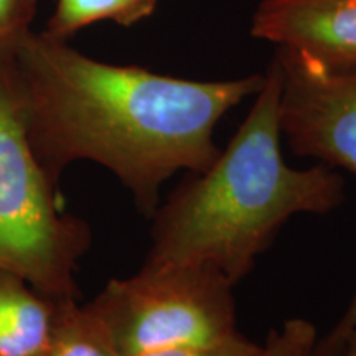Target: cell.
Masks as SVG:
<instances>
[{
	"label": "cell",
	"mask_w": 356,
	"mask_h": 356,
	"mask_svg": "<svg viewBox=\"0 0 356 356\" xmlns=\"http://www.w3.org/2000/svg\"><path fill=\"white\" fill-rule=\"evenodd\" d=\"M30 144L60 181L79 160L108 168L152 218L178 172H203L220 154L215 131L256 96L264 73L198 81L95 60L68 42L29 32L7 48Z\"/></svg>",
	"instance_id": "obj_1"
},
{
	"label": "cell",
	"mask_w": 356,
	"mask_h": 356,
	"mask_svg": "<svg viewBox=\"0 0 356 356\" xmlns=\"http://www.w3.org/2000/svg\"><path fill=\"white\" fill-rule=\"evenodd\" d=\"M279 92L273 60L229 144L160 202L144 264L208 266L236 286L291 218L327 215L343 203L345 180L332 167L293 168L284 159Z\"/></svg>",
	"instance_id": "obj_2"
},
{
	"label": "cell",
	"mask_w": 356,
	"mask_h": 356,
	"mask_svg": "<svg viewBox=\"0 0 356 356\" xmlns=\"http://www.w3.org/2000/svg\"><path fill=\"white\" fill-rule=\"evenodd\" d=\"M92 234L63 211L24 121L7 48L0 50V269L56 302L78 300L76 270Z\"/></svg>",
	"instance_id": "obj_3"
},
{
	"label": "cell",
	"mask_w": 356,
	"mask_h": 356,
	"mask_svg": "<svg viewBox=\"0 0 356 356\" xmlns=\"http://www.w3.org/2000/svg\"><path fill=\"white\" fill-rule=\"evenodd\" d=\"M233 287L208 266L144 264L131 277L109 280L88 307L119 356L204 348L241 335Z\"/></svg>",
	"instance_id": "obj_4"
},
{
	"label": "cell",
	"mask_w": 356,
	"mask_h": 356,
	"mask_svg": "<svg viewBox=\"0 0 356 356\" xmlns=\"http://www.w3.org/2000/svg\"><path fill=\"white\" fill-rule=\"evenodd\" d=\"M279 126L293 154L356 175V66L327 70L275 50Z\"/></svg>",
	"instance_id": "obj_5"
},
{
	"label": "cell",
	"mask_w": 356,
	"mask_h": 356,
	"mask_svg": "<svg viewBox=\"0 0 356 356\" xmlns=\"http://www.w3.org/2000/svg\"><path fill=\"white\" fill-rule=\"evenodd\" d=\"M251 35L327 70L356 66V0H261Z\"/></svg>",
	"instance_id": "obj_6"
},
{
	"label": "cell",
	"mask_w": 356,
	"mask_h": 356,
	"mask_svg": "<svg viewBox=\"0 0 356 356\" xmlns=\"http://www.w3.org/2000/svg\"><path fill=\"white\" fill-rule=\"evenodd\" d=\"M60 304L0 269V356H47Z\"/></svg>",
	"instance_id": "obj_7"
},
{
	"label": "cell",
	"mask_w": 356,
	"mask_h": 356,
	"mask_svg": "<svg viewBox=\"0 0 356 356\" xmlns=\"http://www.w3.org/2000/svg\"><path fill=\"white\" fill-rule=\"evenodd\" d=\"M159 0H56L44 35L55 40H68L97 22H114L132 26L149 19Z\"/></svg>",
	"instance_id": "obj_8"
},
{
	"label": "cell",
	"mask_w": 356,
	"mask_h": 356,
	"mask_svg": "<svg viewBox=\"0 0 356 356\" xmlns=\"http://www.w3.org/2000/svg\"><path fill=\"white\" fill-rule=\"evenodd\" d=\"M317 343V330L309 320L291 318L282 327L270 332L264 343H254L241 333L220 345L144 356H314Z\"/></svg>",
	"instance_id": "obj_9"
},
{
	"label": "cell",
	"mask_w": 356,
	"mask_h": 356,
	"mask_svg": "<svg viewBox=\"0 0 356 356\" xmlns=\"http://www.w3.org/2000/svg\"><path fill=\"white\" fill-rule=\"evenodd\" d=\"M47 356H119L108 330L88 305L61 302Z\"/></svg>",
	"instance_id": "obj_10"
},
{
	"label": "cell",
	"mask_w": 356,
	"mask_h": 356,
	"mask_svg": "<svg viewBox=\"0 0 356 356\" xmlns=\"http://www.w3.org/2000/svg\"><path fill=\"white\" fill-rule=\"evenodd\" d=\"M37 0H0V50L10 48L30 32Z\"/></svg>",
	"instance_id": "obj_11"
},
{
	"label": "cell",
	"mask_w": 356,
	"mask_h": 356,
	"mask_svg": "<svg viewBox=\"0 0 356 356\" xmlns=\"http://www.w3.org/2000/svg\"><path fill=\"white\" fill-rule=\"evenodd\" d=\"M356 330V292L353 299L346 307L345 314L338 320L337 327L330 332V335L325 338L322 345L317 343L314 356H340L343 346L351 333Z\"/></svg>",
	"instance_id": "obj_12"
},
{
	"label": "cell",
	"mask_w": 356,
	"mask_h": 356,
	"mask_svg": "<svg viewBox=\"0 0 356 356\" xmlns=\"http://www.w3.org/2000/svg\"><path fill=\"white\" fill-rule=\"evenodd\" d=\"M340 356H356V330L351 333Z\"/></svg>",
	"instance_id": "obj_13"
}]
</instances>
